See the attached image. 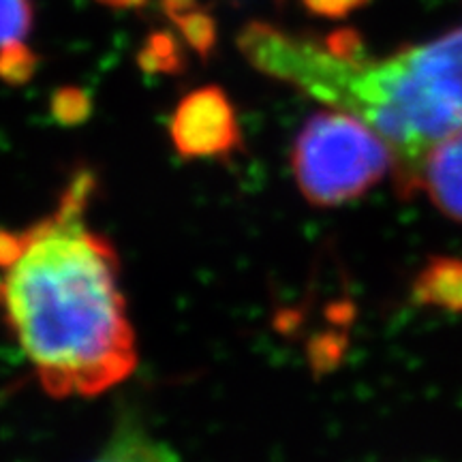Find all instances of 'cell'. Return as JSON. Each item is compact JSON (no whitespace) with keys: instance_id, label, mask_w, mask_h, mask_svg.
<instances>
[{"instance_id":"cell-4","label":"cell","mask_w":462,"mask_h":462,"mask_svg":"<svg viewBox=\"0 0 462 462\" xmlns=\"http://www.w3.org/2000/svg\"><path fill=\"white\" fill-rule=\"evenodd\" d=\"M171 142L187 159H215L234 152L240 143L236 109L215 86L193 90L171 116Z\"/></svg>"},{"instance_id":"cell-9","label":"cell","mask_w":462,"mask_h":462,"mask_svg":"<svg viewBox=\"0 0 462 462\" xmlns=\"http://www.w3.org/2000/svg\"><path fill=\"white\" fill-rule=\"evenodd\" d=\"M99 3L109 5V7L126 9V7H137V5H143L146 0H99Z\"/></svg>"},{"instance_id":"cell-6","label":"cell","mask_w":462,"mask_h":462,"mask_svg":"<svg viewBox=\"0 0 462 462\" xmlns=\"http://www.w3.org/2000/svg\"><path fill=\"white\" fill-rule=\"evenodd\" d=\"M31 0H0V78L20 84L31 78L34 56L28 48Z\"/></svg>"},{"instance_id":"cell-8","label":"cell","mask_w":462,"mask_h":462,"mask_svg":"<svg viewBox=\"0 0 462 462\" xmlns=\"http://www.w3.org/2000/svg\"><path fill=\"white\" fill-rule=\"evenodd\" d=\"M304 3L309 5L310 11H315L319 15L343 17L349 11L360 7L362 3H366V0H304Z\"/></svg>"},{"instance_id":"cell-7","label":"cell","mask_w":462,"mask_h":462,"mask_svg":"<svg viewBox=\"0 0 462 462\" xmlns=\"http://www.w3.org/2000/svg\"><path fill=\"white\" fill-rule=\"evenodd\" d=\"M415 296L424 304L441 309H462V262L437 259L420 276Z\"/></svg>"},{"instance_id":"cell-1","label":"cell","mask_w":462,"mask_h":462,"mask_svg":"<svg viewBox=\"0 0 462 462\" xmlns=\"http://www.w3.org/2000/svg\"><path fill=\"white\" fill-rule=\"evenodd\" d=\"M95 189L75 173L50 215L0 229V313L56 398L103 394L137 366L118 257L88 221Z\"/></svg>"},{"instance_id":"cell-3","label":"cell","mask_w":462,"mask_h":462,"mask_svg":"<svg viewBox=\"0 0 462 462\" xmlns=\"http://www.w3.org/2000/svg\"><path fill=\"white\" fill-rule=\"evenodd\" d=\"M291 170L310 204L338 206L360 198L394 170V152L371 125L330 107L300 131Z\"/></svg>"},{"instance_id":"cell-5","label":"cell","mask_w":462,"mask_h":462,"mask_svg":"<svg viewBox=\"0 0 462 462\" xmlns=\"http://www.w3.org/2000/svg\"><path fill=\"white\" fill-rule=\"evenodd\" d=\"M420 189H426L443 215L462 223V126L430 150L421 167Z\"/></svg>"},{"instance_id":"cell-2","label":"cell","mask_w":462,"mask_h":462,"mask_svg":"<svg viewBox=\"0 0 462 462\" xmlns=\"http://www.w3.org/2000/svg\"><path fill=\"white\" fill-rule=\"evenodd\" d=\"M240 51L257 71L371 125L394 152L398 189L413 195L429 152L462 126V28L385 58L357 37L313 39L248 24Z\"/></svg>"}]
</instances>
